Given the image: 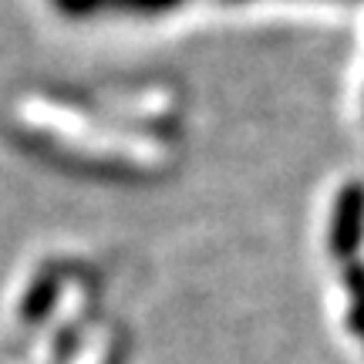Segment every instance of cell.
<instances>
[{"instance_id": "6da1fadb", "label": "cell", "mask_w": 364, "mask_h": 364, "mask_svg": "<svg viewBox=\"0 0 364 364\" xmlns=\"http://www.w3.org/2000/svg\"><path fill=\"white\" fill-rule=\"evenodd\" d=\"M58 7L71 17H88L98 11H142V14H156L166 11L179 0H54Z\"/></svg>"}]
</instances>
